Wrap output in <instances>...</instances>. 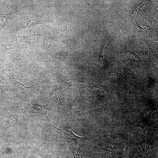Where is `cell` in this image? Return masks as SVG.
<instances>
[{"instance_id":"cell-1","label":"cell","mask_w":158,"mask_h":158,"mask_svg":"<svg viewBox=\"0 0 158 158\" xmlns=\"http://www.w3.org/2000/svg\"><path fill=\"white\" fill-rule=\"evenodd\" d=\"M52 125L57 132L69 143V145L74 146H74H77V141L83 139L75 135L72 131L67 128L60 129Z\"/></svg>"},{"instance_id":"cell-2","label":"cell","mask_w":158,"mask_h":158,"mask_svg":"<svg viewBox=\"0 0 158 158\" xmlns=\"http://www.w3.org/2000/svg\"><path fill=\"white\" fill-rule=\"evenodd\" d=\"M113 73L116 76L123 78H135L133 71L130 69L118 64L114 69Z\"/></svg>"},{"instance_id":"cell-3","label":"cell","mask_w":158,"mask_h":158,"mask_svg":"<svg viewBox=\"0 0 158 158\" xmlns=\"http://www.w3.org/2000/svg\"><path fill=\"white\" fill-rule=\"evenodd\" d=\"M97 145L102 149L106 151L111 152L112 155L118 154L121 151V149L118 147H113L111 145L102 142L98 143Z\"/></svg>"},{"instance_id":"cell-4","label":"cell","mask_w":158,"mask_h":158,"mask_svg":"<svg viewBox=\"0 0 158 158\" xmlns=\"http://www.w3.org/2000/svg\"><path fill=\"white\" fill-rule=\"evenodd\" d=\"M10 80L13 86L18 91L25 92L31 88L26 87L22 83L18 82L13 76L11 77Z\"/></svg>"},{"instance_id":"cell-5","label":"cell","mask_w":158,"mask_h":158,"mask_svg":"<svg viewBox=\"0 0 158 158\" xmlns=\"http://www.w3.org/2000/svg\"><path fill=\"white\" fill-rule=\"evenodd\" d=\"M127 54L129 59L135 63L140 64L148 62L140 58L136 54L130 51H128Z\"/></svg>"},{"instance_id":"cell-6","label":"cell","mask_w":158,"mask_h":158,"mask_svg":"<svg viewBox=\"0 0 158 158\" xmlns=\"http://www.w3.org/2000/svg\"><path fill=\"white\" fill-rule=\"evenodd\" d=\"M150 50V55L152 58L158 59L157 47L155 44L152 43L151 42H147L146 43Z\"/></svg>"},{"instance_id":"cell-7","label":"cell","mask_w":158,"mask_h":158,"mask_svg":"<svg viewBox=\"0 0 158 158\" xmlns=\"http://www.w3.org/2000/svg\"><path fill=\"white\" fill-rule=\"evenodd\" d=\"M19 120L14 115V111H11L8 116V127H13L17 125L19 123Z\"/></svg>"},{"instance_id":"cell-8","label":"cell","mask_w":158,"mask_h":158,"mask_svg":"<svg viewBox=\"0 0 158 158\" xmlns=\"http://www.w3.org/2000/svg\"><path fill=\"white\" fill-rule=\"evenodd\" d=\"M128 121L129 123L130 124H132L133 125H135L136 126L140 127L143 129H144L143 127L142 126L140 121L138 120H137L135 118L131 117L128 119Z\"/></svg>"},{"instance_id":"cell-9","label":"cell","mask_w":158,"mask_h":158,"mask_svg":"<svg viewBox=\"0 0 158 158\" xmlns=\"http://www.w3.org/2000/svg\"><path fill=\"white\" fill-rule=\"evenodd\" d=\"M35 158H40L36 157ZM55 158L54 157H53V156H51L48 155L47 156H44V158Z\"/></svg>"},{"instance_id":"cell-10","label":"cell","mask_w":158,"mask_h":158,"mask_svg":"<svg viewBox=\"0 0 158 158\" xmlns=\"http://www.w3.org/2000/svg\"><path fill=\"white\" fill-rule=\"evenodd\" d=\"M112 155L113 156L114 158H121L120 156L118 155V154L113 155Z\"/></svg>"}]
</instances>
